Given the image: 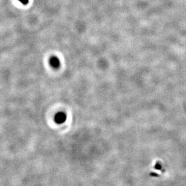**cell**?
Segmentation results:
<instances>
[{"label": "cell", "mask_w": 186, "mask_h": 186, "mask_svg": "<svg viewBox=\"0 0 186 186\" xmlns=\"http://www.w3.org/2000/svg\"><path fill=\"white\" fill-rule=\"evenodd\" d=\"M54 120L57 124H61L66 121V115L63 112H59L56 115Z\"/></svg>", "instance_id": "obj_1"}, {"label": "cell", "mask_w": 186, "mask_h": 186, "mask_svg": "<svg viewBox=\"0 0 186 186\" xmlns=\"http://www.w3.org/2000/svg\"><path fill=\"white\" fill-rule=\"evenodd\" d=\"M20 1L24 5L27 4L29 2V0H20Z\"/></svg>", "instance_id": "obj_3"}, {"label": "cell", "mask_w": 186, "mask_h": 186, "mask_svg": "<svg viewBox=\"0 0 186 186\" xmlns=\"http://www.w3.org/2000/svg\"><path fill=\"white\" fill-rule=\"evenodd\" d=\"M49 63H50L51 66L54 68H59L60 65V62L59 58H57V57H55V56L52 57L50 59Z\"/></svg>", "instance_id": "obj_2"}]
</instances>
